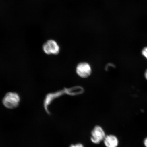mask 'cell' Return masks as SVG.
Masks as SVG:
<instances>
[{
	"instance_id": "cell-1",
	"label": "cell",
	"mask_w": 147,
	"mask_h": 147,
	"mask_svg": "<svg viewBox=\"0 0 147 147\" xmlns=\"http://www.w3.org/2000/svg\"><path fill=\"white\" fill-rule=\"evenodd\" d=\"M20 97L17 93L9 92L6 94L3 100V105L9 109H14L19 105Z\"/></svg>"
},
{
	"instance_id": "cell-2",
	"label": "cell",
	"mask_w": 147,
	"mask_h": 147,
	"mask_svg": "<svg viewBox=\"0 0 147 147\" xmlns=\"http://www.w3.org/2000/svg\"><path fill=\"white\" fill-rule=\"evenodd\" d=\"M106 135L105 132L102 127L95 126L91 132V141L94 144H98L104 141Z\"/></svg>"
},
{
	"instance_id": "cell-3",
	"label": "cell",
	"mask_w": 147,
	"mask_h": 147,
	"mask_svg": "<svg viewBox=\"0 0 147 147\" xmlns=\"http://www.w3.org/2000/svg\"><path fill=\"white\" fill-rule=\"evenodd\" d=\"M43 50L47 55H58L60 51V48L57 42L53 40H48L44 44Z\"/></svg>"
},
{
	"instance_id": "cell-4",
	"label": "cell",
	"mask_w": 147,
	"mask_h": 147,
	"mask_svg": "<svg viewBox=\"0 0 147 147\" xmlns=\"http://www.w3.org/2000/svg\"><path fill=\"white\" fill-rule=\"evenodd\" d=\"M92 71L90 65L86 62H80L76 67L77 74L82 78H88L91 75Z\"/></svg>"
},
{
	"instance_id": "cell-5",
	"label": "cell",
	"mask_w": 147,
	"mask_h": 147,
	"mask_svg": "<svg viewBox=\"0 0 147 147\" xmlns=\"http://www.w3.org/2000/svg\"><path fill=\"white\" fill-rule=\"evenodd\" d=\"M103 142L106 147H117L119 144L117 138L115 135L111 134L106 135Z\"/></svg>"
},
{
	"instance_id": "cell-6",
	"label": "cell",
	"mask_w": 147,
	"mask_h": 147,
	"mask_svg": "<svg viewBox=\"0 0 147 147\" xmlns=\"http://www.w3.org/2000/svg\"><path fill=\"white\" fill-rule=\"evenodd\" d=\"M69 147H84L82 143H78L75 144H71Z\"/></svg>"
},
{
	"instance_id": "cell-7",
	"label": "cell",
	"mask_w": 147,
	"mask_h": 147,
	"mask_svg": "<svg viewBox=\"0 0 147 147\" xmlns=\"http://www.w3.org/2000/svg\"><path fill=\"white\" fill-rule=\"evenodd\" d=\"M142 54L147 59V47H145L143 49Z\"/></svg>"
},
{
	"instance_id": "cell-8",
	"label": "cell",
	"mask_w": 147,
	"mask_h": 147,
	"mask_svg": "<svg viewBox=\"0 0 147 147\" xmlns=\"http://www.w3.org/2000/svg\"><path fill=\"white\" fill-rule=\"evenodd\" d=\"M143 143H144V144L145 146L147 147V137L144 139Z\"/></svg>"
},
{
	"instance_id": "cell-9",
	"label": "cell",
	"mask_w": 147,
	"mask_h": 147,
	"mask_svg": "<svg viewBox=\"0 0 147 147\" xmlns=\"http://www.w3.org/2000/svg\"><path fill=\"white\" fill-rule=\"evenodd\" d=\"M145 78H146L147 80V69L146 70V72L145 73Z\"/></svg>"
}]
</instances>
